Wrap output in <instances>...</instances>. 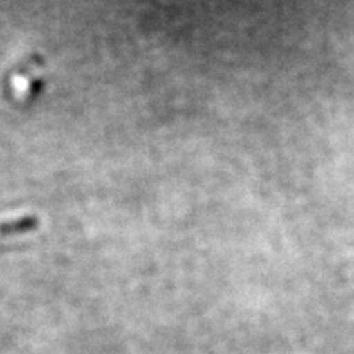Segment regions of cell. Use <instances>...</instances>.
Wrapping results in <instances>:
<instances>
[{
  "label": "cell",
  "mask_w": 354,
  "mask_h": 354,
  "mask_svg": "<svg viewBox=\"0 0 354 354\" xmlns=\"http://www.w3.org/2000/svg\"><path fill=\"white\" fill-rule=\"evenodd\" d=\"M36 227H37V220L32 217H26V218H19V220L9 221V223L2 225L0 226V234L2 235L26 234V232H30Z\"/></svg>",
  "instance_id": "2"
},
{
  "label": "cell",
  "mask_w": 354,
  "mask_h": 354,
  "mask_svg": "<svg viewBox=\"0 0 354 354\" xmlns=\"http://www.w3.org/2000/svg\"><path fill=\"white\" fill-rule=\"evenodd\" d=\"M14 92L19 93V96H35L37 87L41 84V80L37 74H32V68L30 65L22 66L12 77Z\"/></svg>",
  "instance_id": "1"
}]
</instances>
